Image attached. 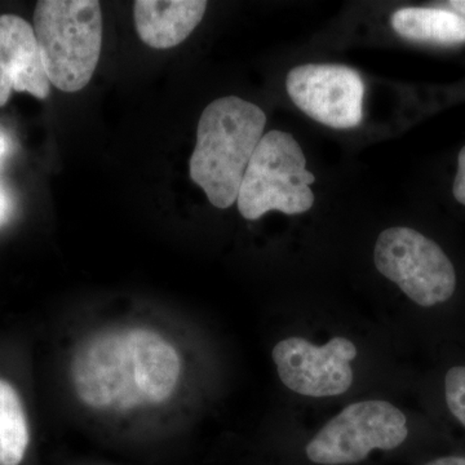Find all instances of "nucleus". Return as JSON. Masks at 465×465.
<instances>
[{
    "instance_id": "a211bd4d",
    "label": "nucleus",
    "mask_w": 465,
    "mask_h": 465,
    "mask_svg": "<svg viewBox=\"0 0 465 465\" xmlns=\"http://www.w3.org/2000/svg\"><path fill=\"white\" fill-rule=\"evenodd\" d=\"M425 465H465L464 457H445L436 459V460L430 461Z\"/></svg>"
},
{
    "instance_id": "4468645a",
    "label": "nucleus",
    "mask_w": 465,
    "mask_h": 465,
    "mask_svg": "<svg viewBox=\"0 0 465 465\" xmlns=\"http://www.w3.org/2000/svg\"><path fill=\"white\" fill-rule=\"evenodd\" d=\"M446 402L451 414L465 427V367H452L445 379Z\"/></svg>"
},
{
    "instance_id": "20e7f679",
    "label": "nucleus",
    "mask_w": 465,
    "mask_h": 465,
    "mask_svg": "<svg viewBox=\"0 0 465 465\" xmlns=\"http://www.w3.org/2000/svg\"><path fill=\"white\" fill-rule=\"evenodd\" d=\"M374 262L379 273L420 307L448 302L457 289V273L448 255L414 229L396 226L382 232Z\"/></svg>"
},
{
    "instance_id": "f03ea898",
    "label": "nucleus",
    "mask_w": 465,
    "mask_h": 465,
    "mask_svg": "<svg viewBox=\"0 0 465 465\" xmlns=\"http://www.w3.org/2000/svg\"><path fill=\"white\" fill-rule=\"evenodd\" d=\"M34 32L51 84L73 94L90 84L103 48V12L97 0H41Z\"/></svg>"
},
{
    "instance_id": "dca6fc26",
    "label": "nucleus",
    "mask_w": 465,
    "mask_h": 465,
    "mask_svg": "<svg viewBox=\"0 0 465 465\" xmlns=\"http://www.w3.org/2000/svg\"><path fill=\"white\" fill-rule=\"evenodd\" d=\"M12 213V201L9 193L5 186L0 183V225L8 222L9 215Z\"/></svg>"
},
{
    "instance_id": "2eb2a0df",
    "label": "nucleus",
    "mask_w": 465,
    "mask_h": 465,
    "mask_svg": "<svg viewBox=\"0 0 465 465\" xmlns=\"http://www.w3.org/2000/svg\"><path fill=\"white\" fill-rule=\"evenodd\" d=\"M452 193H454L455 200L465 206V146L459 153L458 173L455 176Z\"/></svg>"
},
{
    "instance_id": "39448f33",
    "label": "nucleus",
    "mask_w": 465,
    "mask_h": 465,
    "mask_svg": "<svg viewBox=\"0 0 465 465\" xmlns=\"http://www.w3.org/2000/svg\"><path fill=\"white\" fill-rule=\"evenodd\" d=\"M409 436L405 414L381 400L351 403L307 445L309 460L322 465L354 464L372 450H393Z\"/></svg>"
},
{
    "instance_id": "9b49d317",
    "label": "nucleus",
    "mask_w": 465,
    "mask_h": 465,
    "mask_svg": "<svg viewBox=\"0 0 465 465\" xmlns=\"http://www.w3.org/2000/svg\"><path fill=\"white\" fill-rule=\"evenodd\" d=\"M204 0H136L134 20L140 39L155 50L185 41L206 14Z\"/></svg>"
},
{
    "instance_id": "f3484780",
    "label": "nucleus",
    "mask_w": 465,
    "mask_h": 465,
    "mask_svg": "<svg viewBox=\"0 0 465 465\" xmlns=\"http://www.w3.org/2000/svg\"><path fill=\"white\" fill-rule=\"evenodd\" d=\"M9 150H11V142H9L7 134L3 128H0V166L8 157Z\"/></svg>"
},
{
    "instance_id": "423d86ee",
    "label": "nucleus",
    "mask_w": 465,
    "mask_h": 465,
    "mask_svg": "<svg viewBox=\"0 0 465 465\" xmlns=\"http://www.w3.org/2000/svg\"><path fill=\"white\" fill-rule=\"evenodd\" d=\"M72 381L78 399L92 409L143 406L134 379L127 330L94 333L75 351Z\"/></svg>"
},
{
    "instance_id": "6ab92c4d",
    "label": "nucleus",
    "mask_w": 465,
    "mask_h": 465,
    "mask_svg": "<svg viewBox=\"0 0 465 465\" xmlns=\"http://www.w3.org/2000/svg\"><path fill=\"white\" fill-rule=\"evenodd\" d=\"M450 7L454 9L457 14L461 15V16L465 17V0H452V2L449 3Z\"/></svg>"
},
{
    "instance_id": "ddd939ff",
    "label": "nucleus",
    "mask_w": 465,
    "mask_h": 465,
    "mask_svg": "<svg viewBox=\"0 0 465 465\" xmlns=\"http://www.w3.org/2000/svg\"><path fill=\"white\" fill-rule=\"evenodd\" d=\"M29 442L23 401L8 381L0 379V465H20Z\"/></svg>"
},
{
    "instance_id": "7ed1b4c3",
    "label": "nucleus",
    "mask_w": 465,
    "mask_h": 465,
    "mask_svg": "<svg viewBox=\"0 0 465 465\" xmlns=\"http://www.w3.org/2000/svg\"><path fill=\"white\" fill-rule=\"evenodd\" d=\"M316 177L292 134L269 131L251 158L238 194V210L246 220L271 211L286 215L307 213L314 204L311 185Z\"/></svg>"
},
{
    "instance_id": "6e6552de",
    "label": "nucleus",
    "mask_w": 465,
    "mask_h": 465,
    "mask_svg": "<svg viewBox=\"0 0 465 465\" xmlns=\"http://www.w3.org/2000/svg\"><path fill=\"white\" fill-rule=\"evenodd\" d=\"M286 88L302 112L327 127L349 130L362 122L365 84L351 67L327 64L296 66L287 75Z\"/></svg>"
},
{
    "instance_id": "f8f14e48",
    "label": "nucleus",
    "mask_w": 465,
    "mask_h": 465,
    "mask_svg": "<svg viewBox=\"0 0 465 465\" xmlns=\"http://www.w3.org/2000/svg\"><path fill=\"white\" fill-rule=\"evenodd\" d=\"M394 32L407 41L454 45L465 43V17L445 8L407 7L391 20Z\"/></svg>"
},
{
    "instance_id": "1a4fd4ad",
    "label": "nucleus",
    "mask_w": 465,
    "mask_h": 465,
    "mask_svg": "<svg viewBox=\"0 0 465 465\" xmlns=\"http://www.w3.org/2000/svg\"><path fill=\"white\" fill-rule=\"evenodd\" d=\"M26 92L39 100L51 94L34 27L16 15L0 16V108L12 92Z\"/></svg>"
},
{
    "instance_id": "9d476101",
    "label": "nucleus",
    "mask_w": 465,
    "mask_h": 465,
    "mask_svg": "<svg viewBox=\"0 0 465 465\" xmlns=\"http://www.w3.org/2000/svg\"><path fill=\"white\" fill-rule=\"evenodd\" d=\"M134 379L143 405H161L173 396L182 372L179 353L163 336L149 329L127 330Z\"/></svg>"
},
{
    "instance_id": "f257e3e1",
    "label": "nucleus",
    "mask_w": 465,
    "mask_h": 465,
    "mask_svg": "<svg viewBox=\"0 0 465 465\" xmlns=\"http://www.w3.org/2000/svg\"><path fill=\"white\" fill-rule=\"evenodd\" d=\"M266 115L241 97H222L202 113L191 158V177L217 208L238 200L242 180L264 136Z\"/></svg>"
},
{
    "instance_id": "0eeeda50",
    "label": "nucleus",
    "mask_w": 465,
    "mask_h": 465,
    "mask_svg": "<svg viewBox=\"0 0 465 465\" xmlns=\"http://www.w3.org/2000/svg\"><path fill=\"white\" fill-rule=\"evenodd\" d=\"M357 347L347 338H333L314 345L304 338H289L273 349V361L281 381L302 396L324 399L341 396L353 384L351 362Z\"/></svg>"
}]
</instances>
